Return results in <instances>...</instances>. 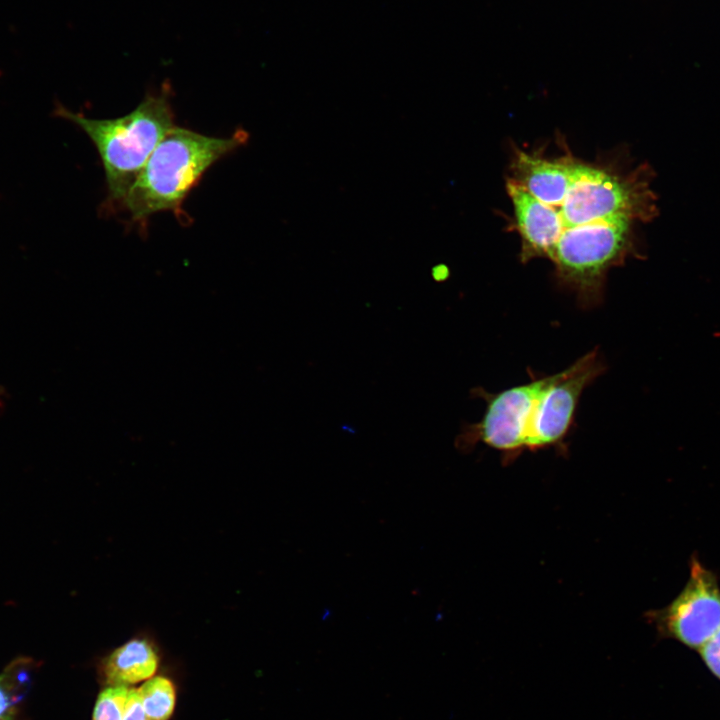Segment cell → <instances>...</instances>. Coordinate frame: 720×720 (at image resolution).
Returning <instances> with one entry per match:
<instances>
[{"mask_svg":"<svg viewBox=\"0 0 720 720\" xmlns=\"http://www.w3.org/2000/svg\"><path fill=\"white\" fill-rule=\"evenodd\" d=\"M508 171L521 261L548 259L581 307L599 305L608 272L639 256L638 227L656 217L650 168L586 161L564 147L554 154L517 148Z\"/></svg>","mask_w":720,"mask_h":720,"instance_id":"cell-1","label":"cell"},{"mask_svg":"<svg viewBox=\"0 0 720 720\" xmlns=\"http://www.w3.org/2000/svg\"><path fill=\"white\" fill-rule=\"evenodd\" d=\"M249 134L239 128L229 137H213L175 126L161 140L120 202L129 225L146 233L149 218L171 211L178 221L190 223L182 205L205 172L221 158L247 144Z\"/></svg>","mask_w":720,"mask_h":720,"instance_id":"cell-2","label":"cell"},{"mask_svg":"<svg viewBox=\"0 0 720 720\" xmlns=\"http://www.w3.org/2000/svg\"><path fill=\"white\" fill-rule=\"evenodd\" d=\"M171 87L151 92L130 113L114 119H93L62 106L56 114L80 127L100 156L107 184L104 213H116L149 157L175 125Z\"/></svg>","mask_w":720,"mask_h":720,"instance_id":"cell-3","label":"cell"},{"mask_svg":"<svg viewBox=\"0 0 720 720\" xmlns=\"http://www.w3.org/2000/svg\"><path fill=\"white\" fill-rule=\"evenodd\" d=\"M548 376L513 386L497 393L482 388L472 392L486 402V409L477 423L465 425L457 438L460 448L483 443L502 453L510 462L526 450L530 427L540 395Z\"/></svg>","mask_w":720,"mask_h":720,"instance_id":"cell-4","label":"cell"},{"mask_svg":"<svg viewBox=\"0 0 720 720\" xmlns=\"http://www.w3.org/2000/svg\"><path fill=\"white\" fill-rule=\"evenodd\" d=\"M689 567L688 581L680 593L645 617L660 637L698 650L720 629V587L717 575L703 566L696 554Z\"/></svg>","mask_w":720,"mask_h":720,"instance_id":"cell-5","label":"cell"},{"mask_svg":"<svg viewBox=\"0 0 720 720\" xmlns=\"http://www.w3.org/2000/svg\"><path fill=\"white\" fill-rule=\"evenodd\" d=\"M606 369L597 348L548 375L531 424L526 450L561 447L574 423L584 390Z\"/></svg>","mask_w":720,"mask_h":720,"instance_id":"cell-6","label":"cell"},{"mask_svg":"<svg viewBox=\"0 0 720 720\" xmlns=\"http://www.w3.org/2000/svg\"><path fill=\"white\" fill-rule=\"evenodd\" d=\"M160 660L155 639L141 632L105 655L99 662V671L108 686H128L153 677Z\"/></svg>","mask_w":720,"mask_h":720,"instance_id":"cell-7","label":"cell"},{"mask_svg":"<svg viewBox=\"0 0 720 720\" xmlns=\"http://www.w3.org/2000/svg\"><path fill=\"white\" fill-rule=\"evenodd\" d=\"M34 664L31 658L18 657L0 673V716L16 708L24 698L29 689L30 671Z\"/></svg>","mask_w":720,"mask_h":720,"instance_id":"cell-8","label":"cell"},{"mask_svg":"<svg viewBox=\"0 0 720 720\" xmlns=\"http://www.w3.org/2000/svg\"><path fill=\"white\" fill-rule=\"evenodd\" d=\"M148 720H168L173 714L176 691L165 676H155L137 689Z\"/></svg>","mask_w":720,"mask_h":720,"instance_id":"cell-9","label":"cell"},{"mask_svg":"<svg viewBox=\"0 0 720 720\" xmlns=\"http://www.w3.org/2000/svg\"><path fill=\"white\" fill-rule=\"evenodd\" d=\"M128 691L127 686H107L103 689L95 702L92 720H122Z\"/></svg>","mask_w":720,"mask_h":720,"instance_id":"cell-10","label":"cell"},{"mask_svg":"<svg viewBox=\"0 0 720 720\" xmlns=\"http://www.w3.org/2000/svg\"><path fill=\"white\" fill-rule=\"evenodd\" d=\"M709 671L720 680V629L698 649Z\"/></svg>","mask_w":720,"mask_h":720,"instance_id":"cell-11","label":"cell"},{"mask_svg":"<svg viewBox=\"0 0 720 720\" xmlns=\"http://www.w3.org/2000/svg\"><path fill=\"white\" fill-rule=\"evenodd\" d=\"M122 720H148L137 689H129Z\"/></svg>","mask_w":720,"mask_h":720,"instance_id":"cell-12","label":"cell"},{"mask_svg":"<svg viewBox=\"0 0 720 720\" xmlns=\"http://www.w3.org/2000/svg\"><path fill=\"white\" fill-rule=\"evenodd\" d=\"M432 276L436 281H442L447 276V268L444 265H437L432 269Z\"/></svg>","mask_w":720,"mask_h":720,"instance_id":"cell-13","label":"cell"},{"mask_svg":"<svg viewBox=\"0 0 720 720\" xmlns=\"http://www.w3.org/2000/svg\"><path fill=\"white\" fill-rule=\"evenodd\" d=\"M0 720H18L17 707L13 708L0 716Z\"/></svg>","mask_w":720,"mask_h":720,"instance_id":"cell-14","label":"cell"}]
</instances>
